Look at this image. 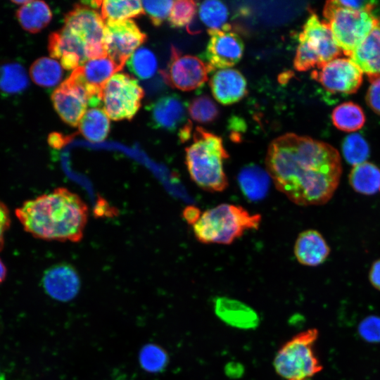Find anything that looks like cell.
I'll return each instance as SVG.
<instances>
[{
  "label": "cell",
  "mask_w": 380,
  "mask_h": 380,
  "mask_svg": "<svg viewBox=\"0 0 380 380\" xmlns=\"http://www.w3.org/2000/svg\"><path fill=\"white\" fill-rule=\"evenodd\" d=\"M213 71L210 65L199 58L191 55H182L172 46L170 61L160 75L170 87L184 91H191L203 85Z\"/></svg>",
  "instance_id": "obj_10"
},
{
  "label": "cell",
  "mask_w": 380,
  "mask_h": 380,
  "mask_svg": "<svg viewBox=\"0 0 380 380\" xmlns=\"http://www.w3.org/2000/svg\"><path fill=\"white\" fill-rule=\"evenodd\" d=\"M49 144L55 148H59L65 144V139L58 133H52L48 137Z\"/></svg>",
  "instance_id": "obj_45"
},
{
  "label": "cell",
  "mask_w": 380,
  "mask_h": 380,
  "mask_svg": "<svg viewBox=\"0 0 380 380\" xmlns=\"http://www.w3.org/2000/svg\"><path fill=\"white\" fill-rule=\"evenodd\" d=\"M369 82L380 78V18L362 43L349 57Z\"/></svg>",
  "instance_id": "obj_21"
},
{
  "label": "cell",
  "mask_w": 380,
  "mask_h": 380,
  "mask_svg": "<svg viewBox=\"0 0 380 380\" xmlns=\"http://www.w3.org/2000/svg\"><path fill=\"white\" fill-rule=\"evenodd\" d=\"M146 109L150 124L156 129L174 132L179 128L180 130L189 121L186 120L188 104L175 94L159 98Z\"/></svg>",
  "instance_id": "obj_18"
},
{
  "label": "cell",
  "mask_w": 380,
  "mask_h": 380,
  "mask_svg": "<svg viewBox=\"0 0 380 380\" xmlns=\"http://www.w3.org/2000/svg\"><path fill=\"white\" fill-rule=\"evenodd\" d=\"M270 179L267 171L255 165L246 166L238 175L240 189L250 201H259L266 196Z\"/></svg>",
  "instance_id": "obj_24"
},
{
  "label": "cell",
  "mask_w": 380,
  "mask_h": 380,
  "mask_svg": "<svg viewBox=\"0 0 380 380\" xmlns=\"http://www.w3.org/2000/svg\"><path fill=\"white\" fill-rule=\"evenodd\" d=\"M213 97L223 105H230L242 99L247 94L244 76L232 68L217 70L210 80Z\"/></svg>",
  "instance_id": "obj_19"
},
{
  "label": "cell",
  "mask_w": 380,
  "mask_h": 380,
  "mask_svg": "<svg viewBox=\"0 0 380 380\" xmlns=\"http://www.w3.org/2000/svg\"><path fill=\"white\" fill-rule=\"evenodd\" d=\"M6 274V267L3 261L0 259V284L4 281Z\"/></svg>",
  "instance_id": "obj_47"
},
{
  "label": "cell",
  "mask_w": 380,
  "mask_h": 380,
  "mask_svg": "<svg viewBox=\"0 0 380 380\" xmlns=\"http://www.w3.org/2000/svg\"><path fill=\"white\" fill-rule=\"evenodd\" d=\"M267 171L275 187L300 206L327 203L342 175L338 151L328 143L287 133L269 145Z\"/></svg>",
  "instance_id": "obj_1"
},
{
  "label": "cell",
  "mask_w": 380,
  "mask_h": 380,
  "mask_svg": "<svg viewBox=\"0 0 380 380\" xmlns=\"http://www.w3.org/2000/svg\"><path fill=\"white\" fill-rule=\"evenodd\" d=\"M94 8L89 1L77 4L65 15L64 24L85 42L91 59L107 56L103 44L105 23Z\"/></svg>",
  "instance_id": "obj_9"
},
{
  "label": "cell",
  "mask_w": 380,
  "mask_h": 380,
  "mask_svg": "<svg viewBox=\"0 0 380 380\" xmlns=\"http://www.w3.org/2000/svg\"><path fill=\"white\" fill-rule=\"evenodd\" d=\"M338 3L347 8L360 11H372L376 7V1H366V0H357V1H340L337 0Z\"/></svg>",
  "instance_id": "obj_41"
},
{
  "label": "cell",
  "mask_w": 380,
  "mask_h": 380,
  "mask_svg": "<svg viewBox=\"0 0 380 380\" xmlns=\"http://www.w3.org/2000/svg\"><path fill=\"white\" fill-rule=\"evenodd\" d=\"M144 11L155 26L160 25L170 15L174 1L168 0L141 1Z\"/></svg>",
  "instance_id": "obj_37"
},
{
  "label": "cell",
  "mask_w": 380,
  "mask_h": 380,
  "mask_svg": "<svg viewBox=\"0 0 380 380\" xmlns=\"http://www.w3.org/2000/svg\"><path fill=\"white\" fill-rule=\"evenodd\" d=\"M0 380H5V377L3 374V372L1 370V368H0Z\"/></svg>",
  "instance_id": "obj_49"
},
{
  "label": "cell",
  "mask_w": 380,
  "mask_h": 380,
  "mask_svg": "<svg viewBox=\"0 0 380 380\" xmlns=\"http://www.w3.org/2000/svg\"><path fill=\"white\" fill-rule=\"evenodd\" d=\"M30 75L36 84L43 87H53L61 82L63 70L55 59L42 57L31 65Z\"/></svg>",
  "instance_id": "obj_29"
},
{
  "label": "cell",
  "mask_w": 380,
  "mask_h": 380,
  "mask_svg": "<svg viewBox=\"0 0 380 380\" xmlns=\"http://www.w3.org/2000/svg\"><path fill=\"white\" fill-rule=\"evenodd\" d=\"M323 15L338 46L348 57L365 39L377 19L372 12L345 8L337 0L325 3Z\"/></svg>",
  "instance_id": "obj_7"
},
{
  "label": "cell",
  "mask_w": 380,
  "mask_h": 380,
  "mask_svg": "<svg viewBox=\"0 0 380 380\" xmlns=\"http://www.w3.org/2000/svg\"><path fill=\"white\" fill-rule=\"evenodd\" d=\"M349 184L357 193L371 196L380 192V168L370 162L353 165L348 175Z\"/></svg>",
  "instance_id": "obj_25"
},
{
  "label": "cell",
  "mask_w": 380,
  "mask_h": 380,
  "mask_svg": "<svg viewBox=\"0 0 380 380\" xmlns=\"http://www.w3.org/2000/svg\"><path fill=\"white\" fill-rule=\"evenodd\" d=\"M293 251L298 262L309 267L324 263L330 254V247L327 241L315 229L300 232L296 240Z\"/></svg>",
  "instance_id": "obj_22"
},
{
  "label": "cell",
  "mask_w": 380,
  "mask_h": 380,
  "mask_svg": "<svg viewBox=\"0 0 380 380\" xmlns=\"http://www.w3.org/2000/svg\"><path fill=\"white\" fill-rule=\"evenodd\" d=\"M366 101L370 108L376 113L380 115V78L370 81Z\"/></svg>",
  "instance_id": "obj_39"
},
{
  "label": "cell",
  "mask_w": 380,
  "mask_h": 380,
  "mask_svg": "<svg viewBox=\"0 0 380 380\" xmlns=\"http://www.w3.org/2000/svg\"><path fill=\"white\" fill-rule=\"evenodd\" d=\"M225 371L229 377H239L243 372V368L239 363L229 362Z\"/></svg>",
  "instance_id": "obj_44"
},
{
  "label": "cell",
  "mask_w": 380,
  "mask_h": 380,
  "mask_svg": "<svg viewBox=\"0 0 380 380\" xmlns=\"http://www.w3.org/2000/svg\"><path fill=\"white\" fill-rule=\"evenodd\" d=\"M48 49L51 58L60 60L61 65L68 70H74L91 59L85 42L64 26L49 35Z\"/></svg>",
  "instance_id": "obj_15"
},
{
  "label": "cell",
  "mask_w": 380,
  "mask_h": 380,
  "mask_svg": "<svg viewBox=\"0 0 380 380\" xmlns=\"http://www.w3.org/2000/svg\"><path fill=\"white\" fill-rule=\"evenodd\" d=\"M122 68L108 56L92 58L74 70L73 73L84 86L89 97V106L98 107L102 101L106 82Z\"/></svg>",
  "instance_id": "obj_16"
},
{
  "label": "cell",
  "mask_w": 380,
  "mask_h": 380,
  "mask_svg": "<svg viewBox=\"0 0 380 380\" xmlns=\"http://www.w3.org/2000/svg\"><path fill=\"white\" fill-rule=\"evenodd\" d=\"M193 143L186 148V165L191 179L202 189L221 192L228 186L224 161L229 158L222 139L196 127Z\"/></svg>",
  "instance_id": "obj_3"
},
{
  "label": "cell",
  "mask_w": 380,
  "mask_h": 380,
  "mask_svg": "<svg viewBox=\"0 0 380 380\" xmlns=\"http://www.w3.org/2000/svg\"><path fill=\"white\" fill-rule=\"evenodd\" d=\"M11 225V216L7 206L0 201V251L4 244V236Z\"/></svg>",
  "instance_id": "obj_40"
},
{
  "label": "cell",
  "mask_w": 380,
  "mask_h": 380,
  "mask_svg": "<svg viewBox=\"0 0 380 380\" xmlns=\"http://www.w3.org/2000/svg\"><path fill=\"white\" fill-rule=\"evenodd\" d=\"M182 214L185 221L193 226L198 220L202 213L198 208L189 205L183 210Z\"/></svg>",
  "instance_id": "obj_43"
},
{
  "label": "cell",
  "mask_w": 380,
  "mask_h": 380,
  "mask_svg": "<svg viewBox=\"0 0 380 380\" xmlns=\"http://www.w3.org/2000/svg\"><path fill=\"white\" fill-rule=\"evenodd\" d=\"M369 280L373 287L380 291V258L372 263L369 272Z\"/></svg>",
  "instance_id": "obj_42"
},
{
  "label": "cell",
  "mask_w": 380,
  "mask_h": 380,
  "mask_svg": "<svg viewBox=\"0 0 380 380\" xmlns=\"http://www.w3.org/2000/svg\"><path fill=\"white\" fill-rule=\"evenodd\" d=\"M29 84L27 72L17 62H6L0 65V91L13 95L25 91Z\"/></svg>",
  "instance_id": "obj_27"
},
{
  "label": "cell",
  "mask_w": 380,
  "mask_h": 380,
  "mask_svg": "<svg viewBox=\"0 0 380 380\" xmlns=\"http://www.w3.org/2000/svg\"><path fill=\"white\" fill-rule=\"evenodd\" d=\"M197 9L196 3L191 0L174 1L169 16V23L172 27L181 28L187 26L194 18Z\"/></svg>",
  "instance_id": "obj_36"
},
{
  "label": "cell",
  "mask_w": 380,
  "mask_h": 380,
  "mask_svg": "<svg viewBox=\"0 0 380 380\" xmlns=\"http://www.w3.org/2000/svg\"><path fill=\"white\" fill-rule=\"evenodd\" d=\"M29 1H11L12 3L21 6L25 4H27Z\"/></svg>",
  "instance_id": "obj_48"
},
{
  "label": "cell",
  "mask_w": 380,
  "mask_h": 380,
  "mask_svg": "<svg viewBox=\"0 0 380 380\" xmlns=\"http://www.w3.org/2000/svg\"><path fill=\"white\" fill-rule=\"evenodd\" d=\"M53 107L67 124L76 127L89 106V94L78 78L72 73L51 94Z\"/></svg>",
  "instance_id": "obj_14"
},
{
  "label": "cell",
  "mask_w": 380,
  "mask_h": 380,
  "mask_svg": "<svg viewBox=\"0 0 380 380\" xmlns=\"http://www.w3.org/2000/svg\"><path fill=\"white\" fill-rule=\"evenodd\" d=\"M342 153L347 163L353 166L367 161L369 146L360 134H351L342 143Z\"/></svg>",
  "instance_id": "obj_35"
},
{
  "label": "cell",
  "mask_w": 380,
  "mask_h": 380,
  "mask_svg": "<svg viewBox=\"0 0 380 380\" xmlns=\"http://www.w3.org/2000/svg\"><path fill=\"white\" fill-rule=\"evenodd\" d=\"M138 361L144 371L156 374L165 369L169 363L170 357L165 348L160 345L148 343L139 350Z\"/></svg>",
  "instance_id": "obj_30"
},
{
  "label": "cell",
  "mask_w": 380,
  "mask_h": 380,
  "mask_svg": "<svg viewBox=\"0 0 380 380\" xmlns=\"http://www.w3.org/2000/svg\"><path fill=\"white\" fill-rule=\"evenodd\" d=\"M42 284L44 292L50 298L67 303L73 300L79 293L81 280L72 265L62 262L53 265L44 271Z\"/></svg>",
  "instance_id": "obj_17"
},
{
  "label": "cell",
  "mask_w": 380,
  "mask_h": 380,
  "mask_svg": "<svg viewBox=\"0 0 380 380\" xmlns=\"http://www.w3.org/2000/svg\"><path fill=\"white\" fill-rule=\"evenodd\" d=\"M146 35L132 20H106L103 44L107 56L121 68Z\"/></svg>",
  "instance_id": "obj_11"
},
{
  "label": "cell",
  "mask_w": 380,
  "mask_h": 380,
  "mask_svg": "<svg viewBox=\"0 0 380 380\" xmlns=\"http://www.w3.org/2000/svg\"><path fill=\"white\" fill-rule=\"evenodd\" d=\"M187 30L191 34H196L201 32V28L198 23L194 20L186 26Z\"/></svg>",
  "instance_id": "obj_46"
},
{
  "label": "cell",
  "mask_w": 380,
  "mask_h": 380,
  "mask_svg": "<svg viewBox=\"0 0 380 380\" xmlns=\"http://www.w3.org/2000/svg\"><path fill=\"white\" fill-rule=\"evenodd\" d=\"M15 215L24 229L46 241H80L87 222L88 207L65 187L26 201Z\"/></svg>",
  "instance_id": "obj_2"
},
{
  "label": "cell",
  "mask_w": 380,
  "mask_h": 380,
  "mask_svg": "<svg viewBox=\"0 0 380 380\" xmlns=\"http://www.w3.org/2000/svg\"><path fill=\"white\" fill-rule=\"evenodd\" d=\"M317 329L300 332L286 341L273 360L275 372L284 380H312L323 369L315 351Z\"/></svg>",
  "instance_id": "obj_5"
},
{
  "label": "cell",
  "mask_w": 380,
  "mask_h": 380,
  "mask_svg": "<svg viewBox=\"0 0 380 380\" xmlns=\"http://www.w3.org/2000/svg\"><path fill=\"white\" fill-rule=\"evenodd\" d=\"M341 53L328 25L311 12L298 35L293 61L295 69L298 71L318 69L338 58Z\"/></svg>",
  "instance_id": "obj_6"
},
{
  "label": "cell",
  "mask_w": 380,
  "mask_h": 380,
  "mask_svg": "<svg viewBox=\"0 0 380 380\" xmlns=\"http://www.w3.org/2000/svg\"><path fill=\"white\" fill-rule=\"evenodd\" d=\"M132 73L142 80L151 77L156 72L158 61L155 54L146 47L137 49L127 61Z\"/></svg>",
  "instance_id": "obj_32"
},
{
  "label": "cell",
  "mask_w": 380,
  "mask_h": 380,
  "mask_svg": "<svg viewBox=\"0 0 380 380\" xmlns=\"http://www.w3.org/2000/svg\"><path fill=\"white\" fill-rule=\"evenodd\" d=\"M358 333L369 343H380V317L371 315L365 317L358 325Z\"/></svg>",
  "instance_id": "obj_38"
},
{
  "label": "cell",
  "mask_w": 380,
  "mask_h": 380,
  "mask_svg": "<svg viewBox=\"0 0 380 380\" xmlns=\"http://www.w3.org/2000/svg\"><path fill=\"white\" fill-rule=\"evenodd\" d=\"M210 36L205 56L207 63L213 69H225L237 64L244 50L241 37L226 24L220 29L209 30Z\"/></svg>",
  "instance_id": "obj_13"
},
{
  "label": "cell",
  "mask_w": 380,
  "mask_h": 380,
  "mask_svg": "<svg viewBox=\"0 0 380 380\" xmlns=\"http://www.w3.org/2000/svg\"><path fill=\"white\" fill-rule=\"evenodd\" d=\"M144 13L141 1H103L101 15L106 20H127Z\"/></svg>",
  "instance_id": "obj_31"
},
{
  "label": "cell",
  "mask_w": 380,
  "mask_h": 380,
  "mask_svg": "<svg viewBox=\"0 0 380 380\" xmlns=\"http://www.w3.org/2000/svg\"><path fill=\"white\" fill-rule=\"evenodd\" d=\"M214 310L218 318L234 328L253 329L260 323V317L254 309L234 298L224 296L216 298Z\"/></svg>",
  "instance_id": "obj_20"
},
{
  "label": "cell",
  "mask_w": 380,
  "mask_h": 380,
  "mask_svg": "<svg viewBox=\"0 0 380 380\" xmlns=\"http://www.w3.org/2000/svg\"><path fill=\"white\" fill-rule=\"evenodd\" d=\"M360 69L347 58H336L311 74L312 78L331 93L353 94L362 82Z\"/></svg>",
  "instance_id": "obj_12"
},
{
  "label": "cell",
  "mask_w": 380,
  "mask_h": 380,
  "mask_svg": "<svg viewBox=\"0 0 380 380\" xmlns=\"http://www.w3.org/2000/svg\"><path fill=\"white\" fill-rule=\"evenodd\" d=\"M201 21L209 30H217L224 26L228 19V9L225 4L220 1H205L201 4L198 9Z\"/></svg>",
  "instance_id": "obj_33"
},
{
  "label": "cell",
  "mask_w": 380,
  "mask_h": 380,
  "mask_svg": "<svg viewBox=\"0 0 380 380\" xmlns=\"http://www.w3.org/2000/svg\"><path fill=\"white\" fill-rule=\"evenodd\" d=\"M79 130L90 141H102L110 130L109 117L104 109L91 108L86 111L79 122Z\"/></svg>",
  "instance_id": "obj_26"
},
{
  "label": "cell",
  "mask_w": 380,
  "mask_h": 380,
  "mask_svg": "<svg viewBox=\"0 0 380 380\" xmlns=\"http://www.w3.org/2000/svg\"><path fill=\"white\" fill-rule=\"evenodd\" d=\"M188 112L194 120L202 124L213 122L220 114L216 103L206 94L194 98L188 105Z\"/></svg>",
  "instance_id": "obj_34"
},
{
  "label": "cell",
  "mask_w": 380,
  "mask_h": 380,
  "mask_svg": "<svg viewBox=\"0 0 380 380\" xmlns=\"http://www.w3.org/2000/svg\"><path fill=\"white\" fill-rule=\"evenodd\" d=\"M260 221V215L241 205L222 203L203 212L192 227L198 241L229 245L246 231L257 229Z\"/></svg>",
  "instance_id": "obj_4"
},
{
  "label": "cell",
  "mask_w": 380,
  "mask_h": 380,
  "mask_svg": "<svg viewBox=\"0 0 380 380\" xmlns=\"http://www.w3.org/2000/svg\"><path fill=\"white\" fill-rule=\"evenodd\" d=\"M331 120L337 129L350 132L362 127L365 116L360 106L348 101L338 105L333 110Z\"/></svg>",
  "instance_id": "obj_28"
},
{
  "label": "cell",
  "mask_w": 380,
  "mask_h": 380,
  "mask_svg": "<svg viewBox=\"0 0 380 380\" xmlns=\"http://www.w3.org/2000/svg\"><path fill=\"white\" fill-rule=\"evenodd\" d=\"M144 94L136 79L125 73L115 74L103 89L104 110L113 120H131L139 109Z\"/></svg>",
  "instance_id": "obj_8"
},
{
  "label": "cell",
  "mask_w": 380,
  "mask_h": 380,
  "mask_svg": "<svg viewBox=\"0 0 380 380\" xmlns=\"http://www.w3.org/2000/svg\"><path fill=\"white\" fill-rule=\"evenodd\" d=\"M15 16L23 30L34 34L40 32L49 25L52 18V12L44 1H29L19 6Z\"/></svg>",
  "instance_id": "obj_23"
}]
</instances>
